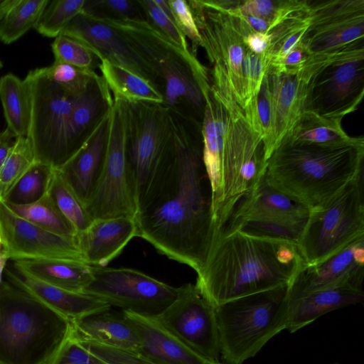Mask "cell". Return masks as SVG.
<instances>
[{"instance_id": "d590c367", "label": "cell", "mask_w": 364, "mask_h": 364, "mask_svg": "<svg viewBox=\"0 0 364 364\" xmlns=\"http://www.w3.org/2000/svg\"><path fill=\"white\" fill-rule=\"evenodd\" d=\"M85 0L50 1L34 29L41 35L56 38L78 14L84 11Z\"/></svg>"}, {"instance_id": "f1b7e54d", "label": "cell", "mask_w": 364, "mask_h": 364, "mask_svg": "<svg viewBox=\"0 0 364 364\" xmlns=\"http://www.w3.org/2000/svg\"><path fill=\"white\" fill-rule=\"evenodd\" d=\"M98 67L114 98L127 102L165 104L162 91L145 78L107 60H101Z\"/></svg>"}, {"instance_id": "bcb514c9", "label": "cell", "mask_w": 364, "mask_h": 364, "mask_svg": "<svg viewBox=\"0 0 364 364\" xmlns=\"http://www.w3.org/2000/svg\"><path fill=\"white\" fill-rule=\"evenodd\" d=\"M15 138L13 133L7 128L0 132V168L12 146Z\"/></svg>"}, {"instance_id": "603a6c76", "label": "cell", "mask_w": 364, "mask_h": 364, "mask_svg": "<svg viewBox=\"0 0 364 364\" xmlns=\"http://www.w3.org/2000/svg\"><path fill=\"white\" fill-rule=\"evenodd\" d=\"M109 114L102 121L87 142L57 169L85 205L92 193L102 170L109 134Z\"/></svg>"}, {"instance_id": "8992f818", "label": "cell", "mask_w": 364, "mask_h": 364, "mask_svg": "<svg viewBox=\"0 0 364 364\" xmlns=\"http://www.w3.org/2000/svg\"><path fill=\"white\" fill-rule=\"evenodd\" d=\"M288 287L237 298L215 306L220 356L242 364L286 329Z\"/></svg>"}, {"instance_id": "d6a6232c", "label": "cell", "mask_w": 364, "mask_h": 364, "mask_svg": "<svg viewBox=\"0 0 364 364\" xmlns=\"http://www.w3.org/2000/svg\"><path fill=\"white\" fill-rule=\"evenodd\" d=\"M55 169L36 161L1 199L6 204L26 205L45 196L50 187Z\"/></svg>"}, {"instance_id": "f35d334b", "label": "cell", "mask_w": 364, "mask_h": 364, "mask_svg": "<svg viewBox=\"0 0 364 364\" xmlns=\"http://www.w3.org/2000/svg\"><path fill=\"white\" fill-rule=\"evenodd\" d=\"M83 12L97 17L146 21L136 1L85 0Z\"/></svg>"}, {"instance_id": "4316f807", "label": "cell", "mask_w": 364, "mask_h": 364, "mask_svg": "<svg viewBox=\"0 0 364 364\" xmlns=\"http://www.w3.org/2000/svg\"><path fill=\"white\" fill-rule=\"evenodd\" d=\"M109 310L72 321L73 335L80 340L137 353L139 340L135 331L122 314L119 316Z\"/></svg>"}, {"instance_id": "d6986e66", "label": "cell", "mask_w": 364, "mask_h": 364, "mask_svg": "<svg viewBox=\"0 0 364 364\" xmlns=\"http://www.w3.org/2000/svg\"><path fill=\"white\" fill-rule=\"evenodd\" d=\"M270 94L272 121L264 141L266 161L271 153L304 112L306 83L296 74L278 72L269 67L265 72Z\"/></svg>"}, {"instance_id": "484cf974", "label": "cell", "mask_w": 364, "mask_h": 364, "mask_svg": "<svg viewBox=\"0 0 364 364\" xmlns=\"http://www.w3.org/2000/svg\"><path fill=\"white\" fill-rule=\"evenodd\" d=\"M310 212L272 187L263 177L256 188L245 198L222 230L233 229L247 220L279 218H308Z\"/></svg>"}, {"instance_id": "b9f144b4", "label": "cell", "mask_w": 364, "mask_h": 364, "mask_svg": "<svg viewBox=\"0 0 364 364\" xmlns=\"http://www.w3.org/2000/svg\"><path fill=\"white\" fill-rule=\"evenodd\" d=\"M173 21L178 28L191 41V52L197 56V52L202 46V39L193 17L188 1L168 0Z\"/></svg>"}, {"instance_id": "836d02e7", "label": "cell", "mask_w": 364, "mask_h": 364, "mask_svg": "<svg viewBox=\"0 0 364 364\" xmlns=\"http://www.w3.org/2000/svg\"><path fill=\"white\" fill-rule=\"evenodd\" d=\"M49 0H18L0 19V41L10 44L34 28Z\"/></svg>"}, {"instance_id": "f6af8a7d", "label": "cell", "mask_w": 364, "mask_h": 364, "mask_svg": "<svg viewBox=\"0 0 364 364\" xmlns=\"http://www.w3.org/2000/svg\"><path fill=\"white\" fill-rule=\"evenodd\" d=\"M244 42L246 47L252 53L262 54L267 50L269 45L270 35L255 31L247 24L245 30Z\"/></svg>"}, {"instance_id": "ffe728a7", "label": "cell", "mask_w": 364, "mask_h": 364, "mask_svg": "<svg viewBox=\"0 0 364 364\" xmlns=\"http://www.w3.org/2000/svg\"><path fill=\"white\" fill-rule=\"evenodd\" d=\"M135 237L134 218L118 217L94 220L87 229L77 233L75 242L85 263L106 267Z\"/></svg>"}, {"instance_id": "ac0fdd59", "label": "cell", "mask_w": 364, "mask_h": 364, "mask_svg": "<svg viewBox=\"0 0 364 364\" xmlns=\"http://www.w3.org/2000/svg\"><path fill=\"white\" fill-rule=\"evenodd\" d=\"M364 278V237L325 261L304 267L288 290L292 294L353 285L363 287Z\"/></svg>"}, {"instance_id": "60d3db41", "label": "cell", "mask_w": 364, "mask_h": 364, "mask_svg": "<svg viewBox=\"0 0 364 364\" xmlns=\"http://www.w3.org/2000/svg\"><path fill=\"white\" fill-rule=\"evenodd\" d=\"M141 8L146 21L170 41L186 51H191L187 39L174 21L159 8L155 0H136Z\"/></svg>"}, {"instance_id": "9c48e42d", "label": "cell", "mask_w": 364, "mask_h": 364, "mask_svg": "<svg viewBox=\"0 0 364 364\" xmlns=\"http://www.w3.org/2000/svg\"><path fill=\"white\" fill-rule=\"evenodd\" d=\"M364 172L326 208L310 213L297 242L306 266L319 264L364 237Z\"/></svg>"}, {"instance_id": "ab89813d", "label": "cell", "mask_w": 364, "mask_h": 364, "mask_svg": "<svg viewBox=\"0 0 364 364\" xmlns=\"http://www.w3.org/2000/svg\"><path fill=\"white\" fill-rule=\"evenodd\" d=\"M45 70L48 78L71 96L82 91L95 73V70L55 61L50 66L45 67Z\"/></svg>"}, {"instance_id": "e575fe53", "label": "cell", "mask_w": 364, "mask_h": 364, "mask_svg": "<svg viewBox=\"0 0 364 364\" xmlns=\"http://www.w3.org/2000/svg\"><path fill=\"white\" fill-rule=\"evenodd\" d=\"M48 194L77 233L87 229L93 221L85 205L58 170L54 171Z\"/></svg>"}, {"instance_id": "7402d4cb", "label": "cell", "mask_w": 364, "mask_h": 364, "mask_svg": "<svg viewBox=\"0 0 364 364\" xmlns=\"http://www.w3.org/2000/svg\"><path fill=\"white\" fill-rule=\"evenodd\" d=\"M7 280L28 292L70 321L109 310L111 306L95 296L69 291L38 279L16 269H5Z\"/></svg>"}, {"instance_id": "4dcf8cb0", "label": "cell", "mask_w": 364, "mask_h": 364, "mask_svg": "<svg viewBox=\"0 0 364 364\" xmlns=\"http://www.w3.org/2000/svg\"><path fill=\"white\" fill-rule=\"evenodd\" d=\"M351 138L343 130L341 120L324 118L314 112L304 111L282 140L301 144L331 145L348 141Z\"/></svg>"}, {"instance_id": "7bdbcfd3", "label": "cell", "mask_w": 364, "mask_h": 364, "mask_svg": "<svg viewBox=\"0 0 364 364\" xmlns=\"http://www.w3.org/2000/svg\"><path fill=\"white\" fill-rule=\"evenodd\" d=\"M77 340L87 350L107 364H155L137 353L118 349L93 341L78 338Z\"/></svg>"}, {"instance_id": "277c9868", "label": "cell", "mask_w": 364, "mask_h": 364, "mask_svg": "<svg viewBox=\"0 0 364 364\" xmlns=\"http://www.w3.org/2000/svg\"><path fill=\"white\" fill-rule=\"evenodd\" d=\"M72 322L9 281L0 286V363L49 364Z\"/></svg>"}, {"instance_id": "f5cc1de1", "label": "cell", "mask_w": 364, "mask_h": 364, "mask_svg": "<svg viewBox=\"0 0 364 364\" xmlns=\"http://www.w3.org/2000/svg\"><path fill=\"white\" fill-rule=\"evenodd\" d=\"M334 364H338V363H334Z\"/></svg>"}, {"instance_id": "44dd1931", "label": "cell", "mask_w": 364, "mask_h": 364, "mask_svg": "<svg viewBox=\"0 0 364 364\" xmlns=\"http://www.w3.org/2000/svg\"><path fill=\"white\" fill-rule=\"evenodd\" d=\"M139 340L137 353L155 364H213L183 344L155 317L122 311Z\"/></svg>"}, {"instance_id": "4fadbf2b", "label": "cell", "mask_w": 364, "mask_h": 364, "mask_svg": "<svg viewBox=\"0 0 364 364\" xmlns=\"http://www.w3.org/2000/svg\"><path fill=\"white\" fill-rule=\"evenodd\" d=\"M92 279L84 293L95 296L122 311L155 317L176 298L178 287L127 267L91 266Z\"/></svg>"}, {"instance_id": "f546056e", "label": "cell", "mask_w": 364, "mask_h": 364, "mask_svg": "<svg viewBox=\"0 0 364 364\" xmlns=\"http://www.w3.org/2000/svg\"><path fill=\"white\" fill-rule=\"evenodd\" d=\"M0 100L7 129L15 137L27 136L31 100L28 86L24 80L9 73L0 77Z\"/></svg>"}, {"instance_id": "2e32d148", "label": "cell", "mask_w": 364, "mask_h": 364, "mask_svg": "<svg viewBox=\"0 0 364 364\" xmlns=\"http://www.w3.org/2000/svg\"><path fill=\"white\" fill-rule=\"evenodd\" d=\"M0 238L2 249L12 261L73 259L83 262L75 240L48 231L18 216L1 198Z\"/></svg>"}, {"instance_id": "f907efd6", "label": "cell", "mask_w": 364, "mask_h": 364, "mask_svg": "<svg viewBox=\"0 0 364 364\" xmlns=\"http://www.w3.org/2000/svg\"><path fill=\"white\" fill-rule=\"evenodd\" d=\"M2 67H3V64H2V63H1V61L0 60V70L2 68Z\"/></svg>"}, {"instance_id": "9a60e30c", "label": "cell", "mask_w": 364, "mask_h": 364, "mask_svg": "<svg viewBox=\"0 0 364 364\" xmlns=\"http://www.w3.org/2000/svg\"><path fill=\"white\" fill-rule=\"evenodd\" d=\"M310 21L300 41L309 56L363 42L364 0L309 1Z\"/></svg>"}, {"instance_id": "74e56055", "label": "cell", "mask_w": 364, "mask_h": 364, "mask_svg": "<svg viewBox=\"0 0 364 364\" xmlns=\"http://www.w3.org/2000/svg\"><path fill=\"white\" fill-rule=\"evenodd\" d=\"M55 61L74 67L95 70V56L77 41L60 34L51 43Z\"/></svg>"}, {"instance_id": "30bf717a", "label": "cell", "mask_w": 364, "mask_h": 364, "mask_svg": "<svg viewBox=\"0 0 364 364\" xmlns=\"http://www.w3.org/2000/svg\"><path fill=\"white\" fill-rule=\"evenodd\" d=\"M202 39V46L212 65L210 73L223 75L234 97L245 110L242 63L248 48L244 42L247 23L230 13L220 1H188Z\"/></svg>"}, {"instance_id": "8fae6325", "label": "cell", "mask_w": 364, "mask_h": 364, "mask_svg": "<svg viewBox=\"0 0 364 364\" xmlns=\"http://www.w3.org/2000/svg\"><path fill=\"white\" fill-rule=\"evenodd\" d=\"M364 45L334 53L306 85L304 112L342 121L354 112L364 94Z\"/></svg>"}, {"instance_id": "db71d44e", "label": "cell", "mask_w": 364, "mask_h": 364, "mask_svg": "<svg viewBox=\"0 0 364 364\" xmlns=\"http://www.w3.org/2000/svg\"><path fill=\"white\" fill-rule=\"evenodd\" d=\"M1 364V363H0Z\"/></svg>"}, {"instance_id": "e0dca14e", "label": "cell", "mask_w": 364, "mask_h": 364, "mask_svg": "<svg viewBox=\"0 0 364 364\" xmlns=\"http://www.w3.org/2000/svg\"><path fill=\"white\" fill-rule=\"evenodd\" d=\"M61 34L82 43L100 61L107 60L122 66L162 91L155 69L108 24L82 12L70 22Z\"/></svg>"}, {"instance_id": "1f68e13d", "label": "cell", "mask_w": 364, "mask_h": 364, "mask_svg": "<svg viewBox=\"0 0 364 364\" xmlns=\"http://www.w3.org/2000/svg\"><path fill=\"white\" fill-rule=\"evenodd\" d=\"M6 205L14 213L38 226L75 240L77 235L75 229L61 213L48 193L38 201L30 204Z\"/></svg>"}, {"instance_id": "52a82bcc", "label": "cell", "mask_w": 364, "mask_h": 364, "mask_svg": "<svg viewBox=\"0 0 364 364\" xmlns=\"http://www.w3.org/2000/svg\"><path fill=\"white\" fill-rule=\"evenodd\" d=\"M174 151L172 109L165 104L127 102V154L136 213Z\"/></svg>"}, {"instance_id": "7dc6e473", "label": "cell", "mask_w": 364, "mask_h": 364, "mask_svg": "<svg viewBox=\"0 0 364 364\" xmlns=\"http://www.w3.org/2000/svg\"><path fill=\"white\" fill-rule=\"evenodd\" d=\"M18 0H0V19L16 5Z\"/></svg>"}, {"instance_id": "5b68a950", "label": "cell", "mask_w": 364, "mask_h": 364, "mask_svg": "<svg viewBox=\"0 0 364 364\" xmlns=\"http://www.w3.org/2000/svg\"><path fill=\"white\" fill-rule=\"evenodd\" d=\"M90 16L114 28L155 69L163 85L165 105L173 109L183 102L203 114L204 98L199 84L210 75L196 55L183 50L146 21Z\"/></svg>"}, {"instance_id": "d4e9b609", "label": "cell", "mask_w": 364, "mask_h": 364, "mask_svg": "<svg viewBox=\"0 0 364 364\" xmlns=\"http://www.w3.org/2000/svg\"><path fill=\"white\" fill-rule=\"evenodd\" d=\"M113 103L108 85L96 73L82 91L72 96L70 127L75 154L109 115Z\"/></svg>"}, {"instance_id": "83f0119b", "label": "cell", "mask_w": 364, "mask_h": 364, "mask_svg": "<svg viewBox=\"0 0 364 364\" xmlns=\"http://www.w3.org/2000/svg\"><path fill=\"white\" fill-rule=\"evenodd\" d=\"M12 266L36 279L75 292L84 293L92 279L91 266L79 260H16Z\"/></svg>"}, {"instance_id": "816d5d0a", "label": "cell", "mask_w": 364, "mask_h": 364, "mask_svg": "<svg viewBox=\"0 0 364 364\" xmlns=\"http://www.w3.org/2000/svg\"><path fill=\"white\" fill-rule=\"evenodd\" d=\"M213 364H225V363H222L218 362V363H213Z\"/></svg>"}, {"instance_id": "681fc988", "label": "cell", "mask_w": 364, "mask_h": 364, "mask_svg": "<svg viewBox=\"0 0 364 364\" xmlns=\"http://www.w3.org/2000/svg\"><path fill=\"white\" fill-rule=\"evenodd\" d=\"M2 249V244H1V238H0V250Z\"/></svg>"}, {"instance_id": "ee69618b", "label": "cell", "mask_w": 364, "mask_h": 364, "mask_svg": "<svg viewBox=\"0 0 364 364\" xmlns=\"http://www.w3.org/2000/svg\"><path fill=\"white\" fill-rule=\"evenodd\" d=\"M49 364L107 363L87 350L72 333Z\"/></svg>"}, {"instance_id": "c3c4849f", "label": "cell", "mask_w": 364, "mask_h": 364, "mask_svg": "<svg viewBox=\"0 0 364 364\" xmlns=\"http://www.w3.org/2000/svg\"><path fill=\"white\" fill-rule=\"evenodd\" d=\"M9 260L6 252L3 249L0 250V286L3 282V274L5 271V268L6 266L7 261Z\"/></svg>"}, {"instance_id": "3957f363", "label": "cell", "mask_w": 364, "mask_h": 364, "mask_svg": "<svg viewBox=\"0 0 364 364\" xmlns=\"http://www.w3.org/2000/svg\"><path fill=\"white\" fill-rule=\"evenodd\" d=\"M364 139L331 145L282 140L266 161L264 178L310 213L329 206L363 172Z\"/></svg>"}, {"instance_id": "7c38bea8", "label": "cell", "mask_w": 364, "mask_h": 364, "mask_svg": "<svg viewBox=\"0 0 364 364\" xmlns=\"http://www.w3.org/2000/svg\"><path fill=\"white\" fill-rule=\"evenodd\" d=\"M102 170L85 206L92 220L134 218V202L127 154V102L114 98Z\"/></svg>"}, {"instance_id": "6da1fadb", "label": "cell", "mask_w": 364, "mask_h": 364, "mask_svg": "<svg viewBox=\"0 0 364 364\" xmlns=\"http://www.w3.org/2000/svg\"><path fill=\"white\" fill-rule=\"evenodd\" d=\"M173 112L174 154L136 214V237L198 273L217 240V232L202 141Z\"/></svg>"}, {"instance_id": "ba28073f", "label": "cell", "mask_w": 364, "mask_h": 364, "mask_svg": "<svg viewBox=\"0 0 364 364\" xmlns=\"http://www.w3.org/2000/svg\"><path fill=\"white\" fill-rule=\"evenodd\" d=\"M24 80L31 100L26 137L35 161L59 169L75 154L70 127L72 96L48 78L45 67L30 70Z\"/></svg>"}, {"instance_id": "8d00e7d4", "label": "cell", "mask_w": 364, "mask_h": 364, "mask_svg": "<svg viewBox=\"0 0 364 364\" xmlns=\"http://www.w3.org/2000/svg\"><path fill=\"white\" fill-rule=\"evenodd\" d=\"M35 162L33 151L26 136L16 137L0 168V198H2Z\"/></svg>"}, {"instance_id": "7a4b0ae2", "label": "cell", "mask_w": 364, "mask_h": 364, "mask_svg": "<svg viewBox=\"0 0 364 364\" xmlns=\"http://www.w3.org/2000/svg\"><path fill=\"white\" fill-rule=\"evenodd\" d=\"M306 264L294 242L222 231L197 273V287L216 306L248 295L289 286Z\"/></svg>"}, {"instance_id": "5bb4252c", "label": "cell", "mask_w": 364, "mask_h": 364, "mask_svg": "<svg viewBox=\"0 0 364 364\" xmlns=\"http://www.w3.org/2000/svg\"><path fill=\"white\" fill-rule=\"evenodd\" d=\"M155 318L196 354L211 363L219 362L215 309L196 284L179 287L175 300Z\"/></svg>"}, {"instance_id": "cb8c5ba5", "label": "cell", "mask_w": 364, "mask_h": 364, "mask_svg": "<svg viewBox=\"0 0 364 364\" xmlns=\"http://www.w3.org/2000/svg\"><path fill=\"white\" fill-rule=\"evenodd\" d=\"M363 299V287L353 285L304 294H292L288 290L286 330L296 332L330 311Z\"/></svg>"}]
</instances>
